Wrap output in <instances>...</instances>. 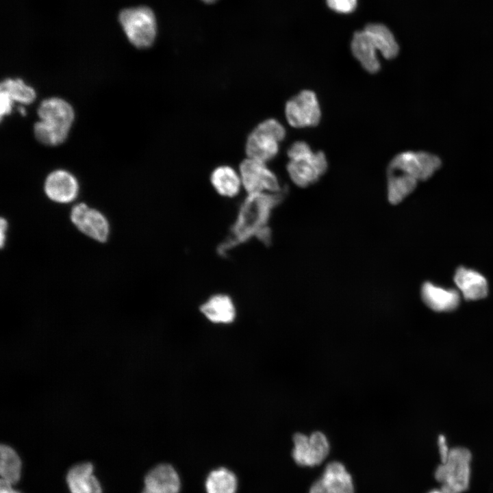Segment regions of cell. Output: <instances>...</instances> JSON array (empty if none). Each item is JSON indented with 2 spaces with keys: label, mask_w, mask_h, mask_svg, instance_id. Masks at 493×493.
Instances as JSON below:
<instances>
[{
  "label": "cell",
  "mask_w": 493,
  "mask_h": 493,
  "mask_svg": "<svg viewBox=\"0 0 493 493\" xmlns=\"http://www.w3.org/2000/svg\"><path fill=\"white\" fill-rule=\"evenodd\" d=\"M286 192L284 187L278 192L247 194L238 207L227 236L217 246L218 254L225 257L251 240H257L269 246L272 242L271 215L283 201Z\"/></svg>",
  "instance_id": "1"
},
{
  "label": "cell",
  "mask_w": 493,
  "mask_h": 493,
  "mask_svg": "<svg viewBox=\"0 0 493 493\" xmlns=\"http://www.w3.org/2000/svg\"><path fill=\"white\" fill-rule=\"evenodd\" d=\"M471 453L466 448L450 449L445 462L435 472L436 480L441 484V490L446 493H462L469 486L470 477Z\"/></svg>",
  "instance_id": "2"
},
{
  "label": "cell",
  "mask_w": 493,
  "mask_h": 493,
  "mask_svg": "<svg viewBox=\"0 0 493 493\" xmlns=\"http://www.w3.org/2000/svg\"><path fill=\"white\" fill-rule=\"evenodd\" d=\"M286 137L284 127L276 119L260 123L249 135L245 146L249 158L267 162L279 152V143Z\"/></svg>",
  "instance_id": "3"
},
{
  "label": "cell",
  "mask_w": 493,
  "mask_h": 493,
  "mask_svg": "<svg viewBox=\"0 0 493 493\" xmlns=\"http://www.w3.org/2000/svg\"><path fill=\"white\" fill-rule=\"evenodd\" d=\"M119 22L129 41L136 47H151L157 34V23L151 9L146 6L129 8L122 10Z\"/></svg>",
  "instance_id": "4"
},
{
  "label": "cell",
  "mask_w": 493,
  "mask_h": 493,
  "mask_svg": "<svg viewBox=\"0 0 493 493\" xmlns=\"http://www.w3.org/2000/svg\"><path fill=\"white\" fill-rule=\"evenodd\" d=\"M442 165L435 155L424 151H405L395 155L390 162L387 171L407 174L417 181L431 177Z\"/></svg>",
  "instance_id": "5"
},
{
  "label": "cell",
  "mask_w": 493,
  "mask_h": 493,
  "mask_svg": "<svg viewBox=\"0 0 493 493\" xmlns=\"http://www.w3.org/2000/svg\"><path fill=\"white\" fill-rule=\"evenodd\" d=\"M239 173L247 194L278 192L284 188L275 174L261 161L248 157L240 164Z\"/></svg>",
  "instance_id": "6"
},
{
  "label": "cell",
  "mask_w": 493,
  "mask_h": 493,
  "mask_svg": "<svg viewBox=\"0 0 493 493\" xmlns=\"http://www.w3.org/2000/svg\"><path fill=\"white\" fill-rule=\"evenodd\" d=\"M285 114L288 123L294 127L316 126L321 118V111L315 92L303 90L292 97L286 102Z\"/></svg>",
  "instance_id": "7"
},
{
  "label": "cell",
  "mask_w": 493,
  "mask_h": 493,
  "mask_svg": "<svg viewBox=\"0 0 493 493\" xmlns=\"http://www.w3.org/2000/svg\"><path fill=\"white\" fill-rule=\"evenodd\" d=\"M292 457L301 466H315L320 464L329 452V441L325 434L316 431L306 435L296 433L293 435Z\"/></svg>",
  "instance_id": "8"
},
{
  "label": "cell",
  "mask_w": 493,
  "mask_h": 493,
  "mask_svg": "<svg viewBox=\"0 0 493 493\" xmlns=\"http://www.w3.org/2000/svg\"><path fill=\"white\" fill-rule=\"evenodd\" d=\"M71 220L82 233L99 242H105L110 235V224L99 210L84 203L75 204L71 209Z\"/></svg>",
  "instance_id": "9"
},
{
  "label": "cell",
  "mask_w": 493,
  "mask_h": 493,
  "mask_svg": "<svg viewBox=\"0 0 493 493\" xmlns=\"http://www.w3.org/2000/svg\"><path fill=\"white\" fill-rule=\"evenodd\" d=\"M327 167L325 153L317 151L303 159L290 160L286 168L294 184L299 187H307L316 182L327 171Z\"/></svg>",
  "instance_id": "10"
},
{
  "label": "cell",
  "mask_w": 493,
  "mask_h": 493,
  "mask_svg": "<svg viewBox=\"0 0 493 493\" xmlns=\"http://www.w3.org/2000/svg\"><path fill=\"white\" fill-rule=\"evenodd\" d=\"M44 190L47 197L51 201L68 203L77 198L79 184L71 173L64 170H55L47 177Z\"/></svg>",
  "instance_id": "11"
},
{
  "label": "cell",
  "mask_w": 493,
  "mask_h": 493,
  "mask_svg": "<svg viewBox=\"0 0 493 493\" xmlns=\"http://www.w3.org/2000/svg\"><path fill=\"white\" fill-rule=\"evenodd\" d=\"M144 488L157 493H180L182 481L179 472L169 463H160L150 469L144 479Z\"/></svg>",
  "instance_id": "12"
},
{
  "label": "cell",
  "mask_w": 493,
  "mask_h": 493,
  "mask_svg": "<svg viewBox=\"0 0 493 493\" xmlns=\"http://www.w3.org/2000/svg\"><path fill=\"white\" fill-rule=\"evenodd\" d=\"M199 309L208 320L214 323L229 324L236 316L234 302L229 295L225 293L210 296L201 305Z\"/></svg>",
  "instance_id": "13"
},
{
  "label": "cell",
  "mask_w": 493,
  "mask_h": 493,
  "mask_svg": "<svg viewBox=\"0 0 493 493\" xmlns=\"http://www.w3.org/2000/svg\"><path fill=\"white\" fill-rule=\"evenodd\" d=\"M38 115L40 121L69 129L75 118L72 106L58 97L43 100L38 108Z\"/></svg>",
  "instance_id": "14"
},
{
  "label": "cell",
  "mask_w": 493,
  "mask_h": 493,
  "mask_svg": "<svg viewBox=\"0 0 493 493\" xmlns=\"http://www.w3.org/2000/svg\"><path fill=\"white\" fill-rule=\"evenodd\" d=\"M423 302L435 312H449L456 309L460 301L459 292L446 289L431 282H425L421 288Z\"/></svg>",
  "instance_id": "15"
},
{
  "label": "cell",
  "mask_w": 493,
  "mask_h": 493,
  "mask_svg": "<svg viewBox=\"0 0 493 493\" xmlns=\"http://www.w3.org/2000/svg\"><path fill=\"white\" fill-rule=\"evenodd\" d=\"M351 47L353 55L365 71L372 74L379 71L381 64L377 58L378 50L364 29L354 34Z\"/></svg>",
  "instance_id": "16"
},
{
  "label": "cell",
  "mask_w": 493,
  "mask_h": 493,
  "mask_svg": "<svg viewBox=\"0 0 493 493\" xmlns=\"http://www.w3.org/2000/svg\"><path fill=\"white\" fill-rule=\"evenodd\" d=\"M454 281L466 300L481 299L488 294L486 279L475 270L462 266L458 268L455 271Z\"/></svg>",
  "instance_id": "17"
},
{
  "label": "cell",
  "mask_w": 493,
  "mask_h": 493,
  "mask_svg": "<svg viewBox=\"0 0 493 493\" xmlns=\"http://www.w3.org/2000/svg\"><path fill=\"white\" fill-rule=\"evenodd\" d=\"M66 481L71 493H102L101 485L93 475V466L90 462L73 466L67 473Z\"/></svg>",
  "instance_id": "18"
},
{
  "label": "cell",
  "mask_w": 493,
  "mask_h": 493,
  "mask_svg": "<svg viewBox=\"0 0 493 493\" xmlns=\"http://www.w3.org/2000/svg\"><path fill=\"white\" fill-rule=\"evenodd\" d=\"M210 182L218 194L227 198L236 197L242 188L240 173L227 165L214 169L210 175Z\"/></svg>",
  "instance_id": "19"
},
{
  "label": "cell",
  "mask_w": 493,
  "mask_h": 493,
  "mask_svg": "<svg viewBox=\"0 0 493 493\" xmlns=\"http://www.w3.org/2000/svg\"><path fill=\"white\" fill-rule=\"evenodd\" d=\"M203 486L205 493H237L239 481L234 471L225 466H218L207 474Z\"/></svg>",
  "instance_id": "20"
},
{
  "label": "cell",
  "mask_w": 493,
  "mask_h": 493,
  "mask_svg": "<svg viewBox=\"0 0 493 493\" xmlns=\"http://www.w3.org/2000/svg\"><path fill=\"white\" fill-rule=\"evenodd\" d=\"M329 493H354V484L351 474L339 462L327 465L320 478Z\"/></svg>",
  "instance_id": "21"
},
{
  "label": "cell",
  "mask_w": 493,
  "mask_h": 493,
  "mask_svg": "<svg viewBox=\"0 0 493 493\" xmlns=\"http://www.w3.org/2000/svg\"><path fill=\"white\" fill-rule=\"evenodd\" d=\"M364 29L370 36L377 50L388 60L394 58L399 51V45L390 30L379 23H371Z\"/></svg>",
  "instance_id": "22"
},
{
  "label": "cell",
  "mask_w": 493,
  "mask_h": 493,
  "mask_svg": "<svg viewBox=\"0 0 493 493\" xmlns=\"http://www.w3.org/2000/svg\"><path fill=\"white\" fill-rule=\"evenodd\" d=\"M388 199L392 204L401 203L416 187L417 180L413 177L396 171H387Z\"/></svg>",
  "instance_id": "23"
},
{
  "label": "cell",
  "mask_w": 493,
  "mask_h": 493,
  "mask_svg": "<svg viewBox=\"0 0 493 493\" xmlns=\"http://www.w3.org/2000/svg\"><path fill=\"white\" fill-rule=\"evenodd\" d=\"M21 460L16 451L10 446H0V474L1 479L14 484L21 477Z\"/></svg>",
  "instance_id": "24"
},
{
  "label": "cell",
  "mask_w": 493,
  "mask_h": 493,
  "mask_svg": "<svg viewBox=\"0 0 493 493\" xmlns=\"http://www.w3.org/2000/svg\"><path fill=\"white\" fill-rule=\"evenodd\" d=\"M0 91L5 92L14 102L28 105L36 98L35 90L19 78H7L1 81Z\"/></svg>",
  "instance_id": "25"
},
{
  "label": "cell",
  "mask_w": 493,
  "mask_h": 493,
  "mask_svg": "<svg viewBox=\"0 0 493 493\" xmlns=\"http://www.w3.org/2000/svg\"><path fill=\"white\" fill-rule=\"evenodd\" d=\"M69 129L56 126L42 121L34 124V133L36 138L48 146L58 145L66 139Z\"/></svg>",
  "instance_id": "26"
},
{
  "label": "cell",
  "mask_w": 493,
  "mask_h": 493,
  "mask_svg": "<svg viewBox=\"0 0 493 493\" xmlns=\"http://www.w3.org/2000/svg\"><path fill=\"white\" fill-rule=\"evenodd\" d=\"M313 153L308 144L303 141L294 142L287 151L290 160L303 159L311 155Z\"/></svg>",
  "instance_id": "27"
},
{
  "label": "cell",
  "mask_w": 493,
  "mask_h": 493,
  "mask_svg": "<svg viewBox=\"0 0 493 493\" xmlns=\"http://www.w3.org/2000/svg\"><path fill=\"white\" fill-rule=\"evenodd\" d=\"M328 6L333 10L339 13H350L353 12L356 5L357 0H326Z\"/></svg>",
  "instance_id": "28"
},
{
  "label": "cell",
  "mask_w": 493,
  "mask_h": 493,
  "mask_svg": "<svg viewBox=\"0 0 493 493\" xmlns=\"http://www.w3.org/2000/svg\"><path fill=\"white\" fill-rule=\"evenodd\" d=\"M13 100L4 92L0 91V116L1 118L9 115L14 105Z\"/></svg>",
  "instance_id": "29"
},
{
  "label": "cell",
  "mask_w": 493,
  "mask_h": 493,
  "mask_svg": "<svg viewBox=\"0 0 493 493\" xmlns=\"http://www.w3.org/2000/svg\"><path fill=\"white\" fill-rule=\"evenodd\" d=\"M438 447L441 462L442 463L447 459L450 451V449H448L446 444V438L444 435H440L438 437Z\"/></svg>",
  "instance_id": "30"
},
{
  "label": "cell",
  "mask_w": 493,
  "mask_h": 493,
  "mask_svg": "<svg viewBox=\"0 0 493 493\" xmlns=\"http://www.w3.org/2000/svg\"><path fill=\"white\" fill-rule=\"evenodd\" d=\"M8 226V224L6 219L1 217L0 219V246L1 249L4 247L5 244Z\"/></svg>",
  "instance_id": "31"
},
{
  "label": "cell",
  "mask_w": 493,
  "mask_h": 493,
  "mask_svg": "<svg viewBox=\"0 0 493 493\" xmlns=\"http://www.w3.org/2000/svg\"><path fill=\"white\" fill-rule=\"evenodd\" d=\"M309 493H329L327 488L320 479L315 481L310 487Z\"/></svg>",
  "instance_id": "32"
},
{
  "label": "cell",
  "mask_w": 493,
  "mask_h": 493,
  "mask_svg": "<svg viewBox=\"0 0 493 493\" xmlns=\"http://www.w3.org/2000/svg\"><path fill=\"white\" fill-rule=\"evenodd\" d=\"M0 493H21L12 487V483L1 479L0 482Z\"/></svg>",
  "instance_id": "33"
},
{
  "label": "cell",
  "mask_w": 493,
  "mask_h": 493,
  "mask_svg": "<svg viewBox=\"0 0 493 493\" xmlns=\"http://www.w3.org/2000/svg\"><path fill=\"white\" fill-rule=\"evenodd\" d=\"M141 493H157V492H155L154 491H152V490L144 487Z\"/></svg>",
  "instance_id": "34"
},
{
  "label": "cell",
  "mask_w": 493,
  "mask_h": 493,
  "mask_svg": "<svg viewBox=\"0 0 493 493\" xmlns=\"http://www.w3.org/2000/svg\"><path fill=\"white\" fill-rule=\"evenodd\" d=\"M201 1L205 3H213L218 0H201Z\"/></svg>",
  "instance_id": "35"
},
{
  "label": "cell",
  "mask_w": 493,
  "mask_h": 493,
  "mask_svg": "<svg viewBox=\"0 0 493 493\" xmlns=\"http://www.w3.org/2000/svg\"><path fill=\"white\" fill-rule=\"evenodd\" d=\"M18 110H19V112H21V114L22 115H25V109H24L23 107H20V108H18Z\"/></svg>",
  "instance_id": "36"
},
{
  "label": "cell",
  "mask_w": 493,
  "mask_h": 493,
  "mask_svg": "<svg viewBox=\"0 0 493 493\" xmlns=\"http://www.w3.org/2000/svg\"><path fill=\"white\" fill-rule=\"evenodd\" d=\"M429 493H446V492H444V491L440 490H433V491L430 492Z\"/></svg>",
  "instance_id": "37"
}]
</instances>
